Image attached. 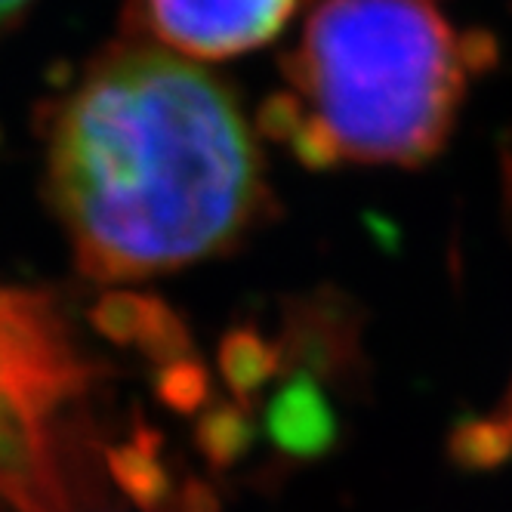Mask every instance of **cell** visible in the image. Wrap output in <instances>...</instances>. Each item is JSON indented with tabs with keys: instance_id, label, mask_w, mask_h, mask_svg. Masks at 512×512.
<instances>
[{
	"instance_id": "6da1fadb",
	"label": "cell",
	"mask_w": 512,
	"mask_h": 512,
	"mask_svg": "<svg viewBox=\"0 0 512 512\" xmlns=\"http://www.w3.org/2000/svg\"><path fill=\"white\" fill-rule=\"evenodd\" d=\"M50 195L99 281L182 269L235 244L263 204L232 93L152 44L102 53L50 127Z\"/></svg>"
},
{
	"instance_id": "7a4b0ae2",
	"label": "cell",
	"mask_w": 512,
	"mask_h": 512,
	"mask_svg": "<svg viewBox=\"0 0 512 512\" xmlns=\"http://www.w3.org/2000/svg\"><path fill=\"white\" fill-rule=\"evenodd\" d=\"M482 53L432 0H324L263 121L309 167H411L442 149Z\"/></svg>"
},
{
	"instance_id": "3957f363",
	"label": "cell",
	"mask_w": 512,
	"mask_h": 512,
	"mask_svg": "<svg viewBox=\"0 0 512 512\" xmlns=\"http://www.w3.org/2000/svg\"><path fill=\"white\" fill-rule=\"evenodd\" d=\"M300 0H133L130 19L186 59H229L278 38Z\"/></svg>"
},
{
	"instance_id": "277c9868",
	"label": "cell",
	"mask_w": 512,
	"mask_h": 512,
	"mask_svg": "<svg viewBox=\"0 0 512 512\" xmlns=\"http://www.w3.org/2000/svg\"><path fill=\"white\" fill-rule=\"evenodd\" d=\"M266 426L275 448L300 460L321 457L337 442V420L321 392L306 380L287 386L272 401Z\"/></svg>"
},
{
	"instance_id": "5b68a950",
	"label": "cell",
	"mask_w": 512,
	"mask_h": 512,
	"mask_svg": "<svg viewBox=\"0 0 512 512\" xmlns=\"http://www.w3.org/2000/svg\"><path fill=\"white\" fill-rule=\"evenodd\" d=\"M108 472L142 512H173L176 494L170 472L158 460V448L145 432H139L130 445H121L108 454Z\"/></svg>"
},
{
	"instance_id": "8992f818",
	"label": "cell",
	"mask_w": 512,
	"mask_h": 512,
	"mask_svg": "<svg viewBox=\"0 0 512 512\" xmlns=\"http://www.w3.org/2000/svg\"><path fill=\"white\" fill-rule=\"evenodd\" d=\"M198 448L216 469H226L250 448V426L235 411H216L198 429Z\"/></svg>"
},
{
	"instance_id": "52a82bcc",
	"label": "cell",
	"mask_w": 512,
	"mask_h": 512,
	"mask_svg": "<svg viewBox=\"0 0 512 512\" xmlns=\"http://www.w3.org/2000/svg\"><path fill=\"white\" fill-rule=\"evenodd\" d=\"M173 512H223V506H219V494L207 482L189 479L176 494Z\"/></svg>"
},
{
	"instance_id": "ba28073f",
	"label": "cell",
	"mask_w": 512,
	"mask_h": 512,
	"mask_svg": "<svg viewBox=\"0 0 512 512\" xmlns=\"http://www.w3.org/2000/svg\"><path fill=\"white\" fill-rule=\"evenodd\" d=\"M25 7H28V0H0V31H4L7 25H13Z\"/></svg>"
}]
</instances>
